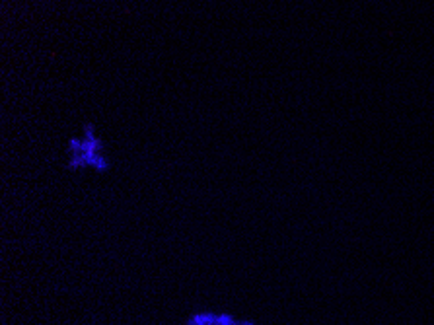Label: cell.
<instances>
[{
    "label": "cell",
    "mask_w": 434,
    "mask_h": 325,
    "mask_svg": "<svg viewBox=\"0 0 434 325\" xmlns=\"http://www.w3.org/2000/svg\"><path fill=\"white\" fill-rule=\"evenodd\" d=\"M67 167L74 173L92 171L98 175L111 171V154L105 140L98 132L94 123H84L76 134H70L65 144Z\"/></svg>",
    "instance_id": "6da1fadb"
},
{
    "label": "cell",
    "mask_w": 434,
    "mask_h": 325,
    "mask_svg": "<svg viewBox=\"0 0 434 325\" xmlns=\"http://www.w3.org/2000/svg\"><path fill=\"white\" fill-rule=\"evenodd\" d=\"M183 325H257L253 320H239L230 312H212L200 310L187 318Z\"/></svg>",
    "instance_id": "7a4b0ae2"
}]
</instances>
